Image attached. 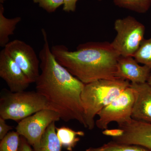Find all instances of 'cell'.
<instances>
[{
	"instance_id": "1",
	"label": "cell",
	"mask_w": 151,
	"mask_h": 151,
	"mask_svg": "<svg viewBox=\"0 0 151 151\" xmlns=\"http://www.w3.org/2000/svg\"><path fill=\"white\" fill-rule=\"evenodd\" d=\"M44 40L39 54L41 72L36 81V92L43 96L65 122L76 120L86 128L81 98L85 84L56 60L48 42L47 34L41 30Z\"/></svg>"
},
{
	"instance_id": "2",
	"label": "cell",
	"mask_w": 151,
	"mask_h": 151,
	"mask_svg": "<svg viewBox=\"0 0 151 151\" xmlns=\"http://www.w3.org/2000/svg\"><path fill=\"white\" fill-rule=\"evenodd\" d=\"M51 50L58 63L84 84L118 78L116 68L121 56L110 42L81 44L74 51L56 45L51 47Z\"/></svg>"
},
{
	"instance_id": "3",
	"label": "cell",
	"mask_w": 151,
	"mask_h": 151,
	"mask_svg": "<svg viewBox=\"0 0 151 151\" xmlns=\"http://www.w3.org/2000/svg\"><path fill=\"white\" fill-rule=\"evenodd\" d=\"M130 85L129 81L120 78L100 79L85 84L81 98L86 128L93 129L95 116Z\"/></svg>"
},
{
	"instance_id": "4",
	"label": "cell",
	"mask_w": 151,
	"mask_h": 151,
	"mask_svg": "<svg viewBox=\"0 0 151 151\" xmlns=\"http://www.w3.org/2000/svg\"><path fill=\"white\" fill-rule=\"evenodd\" d=\"M44 109H51L46 99L36 91L12 92L4 89L0 97V117L20 122Z\"/></svg>"
},
{
	"instance_id": "5",
	"label": "cell",
	"mask_w": 151,
	"mask_h": 151,
	"mask_svg": "<svg viewBox=\"0 0 151 151\" xmlns=\"http://www.w3.org/2000/svg\"><path fill=\"white\" fill-rule=\"evenodd\" d=\"M114 29L117 32L111 42L121 56L134 57L145 39V27L134 17L129 16L116 19Z\"/></svg>"
},
{
	"instance_id": "6",
	"label": "cell",
	"mask_w": 151,
	"mask_h": 151,
	"mask_svg": "<svg viewBox=\"0 0 151 151\" xmlns=\"http://www.w3.org/2000/svg\"><path fill=\"white\" fill-rule=\"evenodd\" d=\"M134 100V92L130 86L98 113L99 119L95 125L98 129L106 130L111 122L119 125L129 121L132 119Z\"/></svg>"
},
{
	"instance_id": "7",
	"label": "cell",
	"mask_w": 151,
	"mask_h": 151,
	"mask_svg": "<svg viewBox=\"0 0 151 151\" xmlns=\"http://www.w3.org/2000/svg\"><path fill=\"white\" fill-rule=\"evenodd\" d=\"M59 113L51 109H44L19 122L16 130L34 148L39 145L49 126L60 120Z\"/></svg>"
},
{
	"instance_id": "8",
	"label": "cell",
	"mask_w": 151,
	"mask_h": 151,
	"mask_svg": "<svg viewBox=\"0 0 151 151\" xmlns=\"http://www.w3.org/2000/svg\"><path fill=\"white\" fill-rule=\"evenodd\" d=\"M20 68L31 83H35L40 74V60L33 48L23 41L14 40L3 49Z\"/></svg>"
},
{
	"instance_id": "9",
	"label": "cell",
	"mask_w": 151,
	"mask_h": 151,
	"mask_svg": "<svg viewBox=\"0 0 151 151\" xmlns=\"http://www.w3.org/2000/svg\"><path fill=\"white\" fill-rule=\"evenodd\" d=\"M119 134L113 140L122 144L138 145L151 149V124L132 119L118 125Z\"/></svg>"
},
{
	"instance_id": "10",
	"label": "cell",
	"mask_w": 151,
	"mask_h": 151,
	"mask_svg": "<svg viewBox=\"0 0 151 151\" xmlns=\"http://www.w3.org/2000/svg\"><path fill=\"white\" fill-rule=\"evenodd\" d=\"M0 77L12 92L25 91L31 84L20 68L3 49L0 52Z\"/></svg>"
},
{
	"instance_id": "11",
	"label": "cell",
	"mask_w": 151,
	"mask_h": 151,
	"mask_svg": "<svg viewBox=\"0 0 151 151\" xmlns=\"http://www.w3.org/2000/svg\"><path fill=\"white\" fill-rule=\"evenodd\" d=\"M130 86L135 97L132 119L151 124V85L147 82L131 83Z\"/></svg>"
},
{
	"instance_id": "12",
	"label": "cell",
	"mask_w": 151,
	"mask_h": 151,
	"mask_svg": "<svg viewBox=\"0 0 151 151\" xmlns=\"http://www.w3.org/2000/svg\"><path fill=\"white\" fill-rule=\"evenodd\" d=\"M151 73V68L141 65L132 56H120L117 64L116 77L142 84L147 82Z\"/></svg>"
},
{
	"instance_id": "13",
	"label": "cell",
	"mask_w": 151,
	"mask_h": 151,
	"mask_svg": "<svg viewBox=\"0 0 151 151\" xmlns=\"http://www.w3.org/2000/svg\"><path fill=\"white\" fill-rule=\"evenodd\" d=\"M4 12V6L0 4V46L4 48L9 42V37L14 34L17 25L22 20L19 17L7 18Z\"/></svg>"
},
{
	"instance_id": "14",
	"label": "cell",
	"mask_w": 151,
	"mask_h": 151,
	"mask_svg": "<svg viewBox=\"0 0 151 151\" xmlns=\"http://www.w3.org/2000/svg\"><path fill=\"white\" fill-rule=\"evenodd\" d=\"M55 122L47 129L39 144L33 148L34 151H61L62 146L56 134Z\"/></svg>"
},
{
	"instance_id": "15",
	"label": "cell",
	"mask_w": 151,
	"mask_h": 151,
	"mask_svg": "<svg viewBox=\"0 0 151 151\" xmlns=\"http://www.w3.org/2000/svg\"><path fill=\"white\" fill-rule=\"evenodd\" d=\"M56 134L61 146L68 151H73L78 142L80 137L85 135L83 131H76L70 128L62 127L56 128Z\"/></svg>"
},
{
	"instance_id": "16",
	"label": "cell",
	"mask_w": 151,
	"mask_h": 151,
	"mask_svg": "<svg viewBox=\"0 0 151 151\" xmlns=\"http://www.w3.org/2000/svg\"><path fill=\"white\" fill-rule=\"evenodd\" d=\"M86 151H151V149L143 146L122 144L111 141L98 147H89Z\"/></svg>"
},
{
	"instance_id": "17",
	"label": "cell",
	"mask_w": 151,
	"mask_h": 151,
	"mask_svg": "<svg viewBox=\"0 0 151 151\" xmlns=\"http://www.w3.org/2000/svg\"><path fill=\"white\" fill-rule=\"evenodd\" d=\"M114 4L119 7L127 9L139 14L149 10L151 6V0H113Z\"/></svg>"
},
{
	"instance_id": "18",
	"label": "cell",
	"mask_w": 151,
	"mask_h": 151,
	"mask_svg": "<svg viewBox=\"0 0 151 151\" xmlns=\"http://www.w3.org/2000/svg\"><path fill=\"white\" fill-rule=\"evenodd\" d=\"M134 58L139 63L151 68V37L142 41Z\"/></svg>"
},
{
	"instance_id": "19",
	"label": "cell",
	"mask_w": 151,
	"mask_h": 151,
	"mask_svg": "<svg viewBox=\"0 0 151 151\" xmlns=\"http://www.w3.org/2000/svg\"><path fill=\"white\" fill-rule=\"evenodd\" d=\"M20 135L16 131L9 132L0 142V151H18Z\"/></svg>"
},
{
	"instance_id": "20",
	"label": "cell",
	"mask_w": 151,
	"mask_h": 151,
	"mask_svg": "<svg viewBox=\"0 0 151 151\" xmlns=\"http://www.w3.org/2000/svg\"><path fill=\"white\" fill-rule=\"evenodd\" d=\"M35 4L49 13L54 12L57 9L63 5L64 0H33Z\"/></svg>"
},
{
	"instance_id": "21",
	"label": "cell",
	"mask_w": 151,
	"mask_h": 151,
	"mask_svg": "<svg viewBox=\"0 0 151 151\" xmlns=\"http://www.w3.org/2000/svg\"><path fill=\"white\" fill-rule=\"evenodd\" d=\"M13 128L6 123V120L0 117V139L2 140Z\"/></svg>"
},
{
	"instance_id": "22",
	"label": "cell",
	"mask_w": 151,
	"mask_h": 151,
	"mask_svg": "<svg viewBox=\"0 0 151 151\" xmlns=\"http://www.w3.org/2000/svg\"><path fill=\"white\" fill-rule=\"evenodd\" d=\"M78 0H64L63 10L67 12H74L76 10V3Z\"/></svg>"
},
{
	"instance_id": "23",
	"label": "cell",
	"mask_w": 151,
	"mask_h": 151,
	"mask_svg": "<svg viewBox=\"0 0 151 151\" xmlns=\"http://www.w3.org/2000/svg\"><path fill=\"white\" fill-rule=\"evenodd\" d=\"M18 151H32L31 146L28 142L26 139L21 136H20Z\"/></svg>"
},
{
	"instance_id": "24",
	"label": "cell",
	"mask_w": 151,
	"mask_h": 151,
	"mask_svg": "<svg viewBox=\"0 0 151 151\" xmlns=\"http://www.w3.org/2000/svg\"><path fill=\"white\" fill-rule=\"evenodd\" d=\"M147 82L148 84L151 85V73L150 75V77H149L148 79Z\"/></svg>"
},
{
	"instance_id": "25",
	"label": "cell",
	"mask_w": 151,
	"mask_h": 151,
	"mask_svg": "<svg viewBox=\"0 0 151 151\" xmlns=\"http://www.w3.org/2000/svg\"><path fill=\"white\" fill-rule=\"evenodd\" d=\"M6 1V0H0V4H4V2Z\"/></svg>"
},
{
	"instance_id": "26",
	"label": "cell",
	"mask_w": 151,
	"mask_h": 151,
	"mask_svg": "<svg viewBox=\"0 0 151 151\" xmlns=\"http://www.w3.org/2000/svg\"><path fill=\"white\" fill-rule=\"evenodd\" d=\"M99 1H101V0H99Z\"/></svg>"
}]
</instances>
